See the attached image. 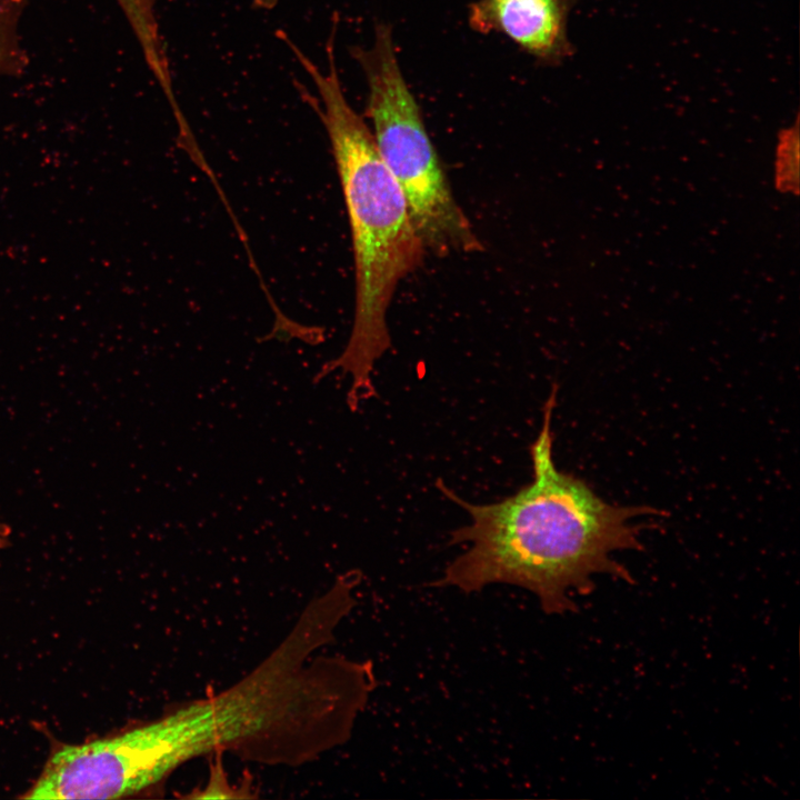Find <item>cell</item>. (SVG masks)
I'll use <instances>...</instances> for the list:
<instances>
[{
	"mask_svg": "<svg viewBox=\"0 0 800 800\" xmlns=\"http://www.w3.org/2000/svg\"><path fill=\"white\" fill-rule=\"evenodd\" d=\"M9 540L10 528L4 523H0V549L7 547L9 544Z\"/></svg>",
	"mask_w": 800,
	"mask_h": 800,
	"instance_id": "cell-10",
	"label": "cell"
},
{
	"mask_svg": "<svg viewBox=\"0 0 800 800\" xmlns=\"http://www.w3.org/2000/svg\"><path fill=\"white\" fill-rule=\"evenodd\" d=\"M572 0H476L468 21L481 34L508 37L536 60L554 64L572 53L567 23Z\"/></svg>",
	"mask_w": 800,
	"mask_h": 800,
	"instance_id": "cell-5",
	"label": "cell"
},
{
	"mask_svg": "<svg viewBox=\"0 0 800 800\" xmlns=\"http://www.w3.org/2000/svg\"><path fill=\"white\" fill-rule=\"evenodd\" d=\"M350 53L367 81L366 114L378 152L404 196L426 250L439 256L482 250L453 196L421 109L406 82L392 28L377 23L372 44L354 46Z\"/></svg>",
	"mask_w": 800,
	"mask_h": 800,
	"instance_id": "cell-4",
	"label": "cell"
},
{
	"mask_svg": "<svg viewBox=\"0 0 800 800\" xmlns=\"http://www.w3.org/2000/svg\"><path fill=\"white\" fill-rule=\"evenodd\" d=\"M334 34L326 44L327 69H320L293 41L290 49L313 82L309 98L327 131L347 208L354 260V312L342 352L323 363L312 379L334 371L351 377L347 404L357 411L376 396L374 366L391 348L387 313L398 284L422 262L426 248L404 196L382 161L370 127L351 107L334 58Z\"/></svg>",
	"mask_w": 800,
	"mask_h": 800,
	"instance_id": "cell-3",
	"label": "cell"
},
{
	"mask_svg": "<svg viewBox=\"0 0 800 800\" xmlns=\"http://www.w3.org/2000/svg\"><path fill=\"white\" fill-rule=\"evenodd\" d=\"M251 788L238 787L229 782V777L223 766V754L210 757V771L207 783L193 790L186 798L209 799V798H252Z\"/></svg>",
	"mask_w": 800,
	"mask_h": 800,
	"instance_id": "cell-6",
	"label": "cell"
},
{
	"mask_svg": "<svg viewBox=\"0 0 800 800\" xmlns=\"http://www.w3.org/2000/svg\"><path fill=\"white\" fill-rule=\"evenodd\" d=\"M798 124L784 130L780 136V143L777 154V187L781 191H793L798 189Z\"/></svg>",
	"mask_w": 800,
	"mask_h": 800,
	"instance_id": "cell-7",
	"label": "cell"
},
{
	"mask_svg": "<svg viewBox=\"0 0 800 800\" xmlns=\"http://www.w3.org/2000/svg\"><path fill=\"white\" fill-rule=\"evenodd\" d=\"M556 387L543 408L539 434L530 447L532 481L498 502L477 504L442 481L438 489L464 509L470 523L450 542L469 544L432 583L466 593L500 583L533 593L547 614L577 610L573 594L594 589L592 578L609 574L628 583L632 576L614 552L640 550L639 517L659 514L648 506L612 504L553 461L552 414Z\"/></svg>",
	"mask_w": 800,
	"mask_h": 800,
	"instance_id": "cell-2",
	"label": "cell"
},
{
	"mask_svg": "<svg viewBox=\"0 0 800 800\" xmlns=\"http://www.w3.org/2000/svg\"><path fill=\"white\" fill-rule=\"evenodd\" d=\"M356 570L314 596L282 640L224 690L109 739L110 767L133 796L163 784L191 760L231 753L299 767L344 744L377 686L371 661L320 654L357 606Z\"/></svg>",
	"mask_w": 800,
	"mask_h": 800,
	"instance_id": "cell-1",
	"label": "cell"
},
{
	"mask_svg": "<svg viewBox=\"0 0 800 800\" xmlns=\"http://www.w3.org/2000/svg\"><path fill=\"white\" fill-rule=\"evenodd\" d=\"M16 12L9 0H0V71L11 63L16 54Z\"/></svg>",
	"mask_w": 800,
	"mask_h": 800,
	"instance_id": "cell-8",
	"label": "cell"
},
{
	"mask_svg": "<svg viewBox=\"0 0 800 800\" xmlns=\"http://www.w3.org/2000/svg\"><path fill=\"white\" fill-rule=\"evenodd\" d=\"M251 2L260 10H271L280 2V0H251Z\"/></svg>",
	"mask_w": 800,
	"mask_h": 800,
	"instance_id": "cell-9",
	"label": "cell"
}]
</instances>
